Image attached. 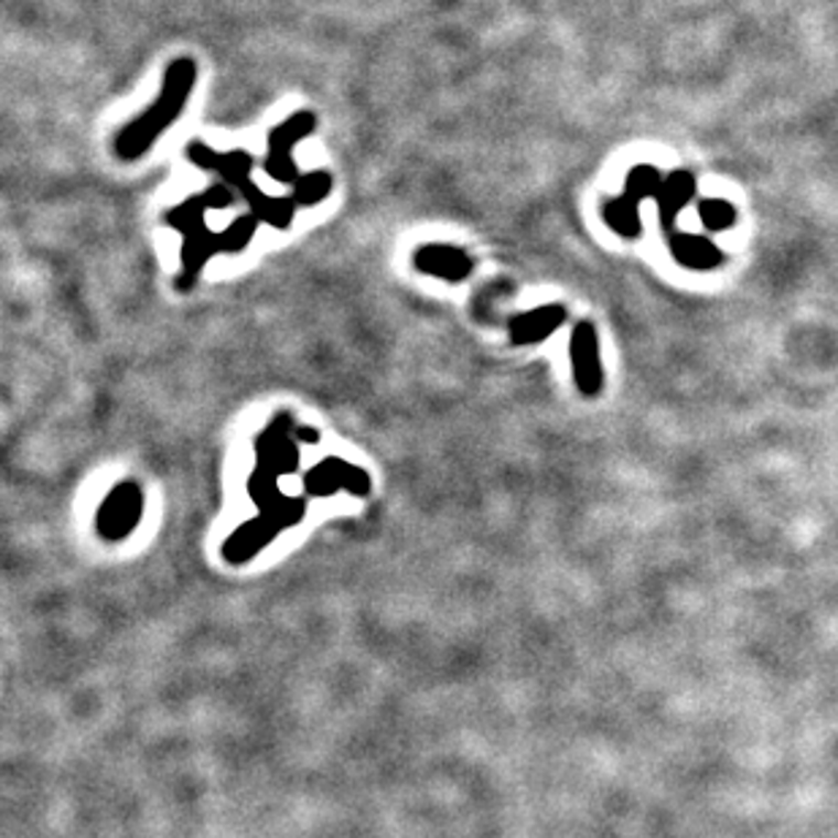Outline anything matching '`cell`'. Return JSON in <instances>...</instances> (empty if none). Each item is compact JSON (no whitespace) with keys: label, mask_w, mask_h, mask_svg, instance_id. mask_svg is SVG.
Here are the masks:
<instances>
[{"label":"cell","mask_w":838,"mask_h":838,"mask_svg":"<svg viewBox=\"0 0 838 838\" xmlns=\"http://www.w3.org/2000/svg\"><path fill=\"white\" fill-rule=\"evenodd\" d=\"M187 161L196 163V166L215 171L223 180L228 182V187H234L247 206H250V215L258 223H267L271 228H288L297 215V202L286 196H267L261 187L253 182V158L245 150H232V152H217L212 150L204 141H191L185 150Z\"/></svg>","instance_id":"obj_3"},{"label":"cell","mask_w":838,"mask_h":838,"mask_svg":"<svg viewBox=\"0 0 838 838\" xmlns=\"http://www.w3.org/2000/svg\"><path fill=\"white\" fill-rule=\"evenodd\" d=\"M236 202V193L228 185H212L198 196H191L187 202L166 212V226L176 228L185 241H182V271L176 275V288L191 291L198 282L202 271L215 253H241L250 239L256 236L258 221L253 215L234 221L226 232H212L206 226V210H228Z\"/></svg>","instance_id":"obj_1"},{"label":"cell","mask_w":838,"mask_h":838,"mask_svg":"<svg viewBox=\"0 0 838 838\" xmlns=\"http://www.w3.org/2000/svg\"><path fill=\"white\" fill-rule=\"evenodd\" d=\"M698 215L708 232H724V228H730L735 223L733 204L722 202V198H706V202H700Z\"/></svg>","instance_id":"obj_13"},{"label":"cell","mask_w":838,"mask_h":838,"mask_svg":"<svg viewBox=\"0 0 838 838\" xmlns=\"http://www.w3.org/2000/svg\"><path fill=\"white\" fill-rule=\"evenodd\" d=\"M668 241H670V253L676 256L678 264H684V267L706 271L722 264V250H719L708 236L673 232L668 234Z\"/></svg>","instance_id":"obj_9"},{"label":"cell","mask_w":838,"mask_h":838,"mask_svg":"<svg viewBox=\"0 0 838 838\" xmlns=\"http://www.w3.org/2000/svg\"><path fill=\"white\" fill-rule=\"evenodd\" d=\"M663 182L665 176L654 166H635L627 174V182H624V196L633 198L637 204L646 202V198H657Z\"/></svg>","instance_id":"obj_11"},{"label":"cell","mask_w":838,"mask_h":838,"mask_svg":"<svg viewBox=\"0 0 838 838\" xmlns=\"http://www.w3.org/2000/svg\"><path fill=\"white\" fill-rule=\"evenodd\" d=\"M198 66L191 57H176L166 66L163 74V85L158 98L141 111L139 117H133L131 122L120 128V133L115 136V155L120 161H136V158L144 155L163 131L182 115L185 109L187 96H191L193 85H196Z\"/></svg>","instance_id":"obj_2"},{"label":"cell","mask_w":838,"mask_h":838,"mask_svg":"<svg viewBox=\"0 0 838 838\" xmlns=\"http://www.w3.org/2000/svg\"><path fill=\"white\" fill-rule=\"evenodd\" d=\"M412 267L421 271V275L440 277L445 282H464L472 271V258L462 247L423 245L412 256Z\"/></svg>","instance_id":"obj_6"},{"label":"cell","mask_w":838,"mask_h":838,"mask_svg":"<svg viewBox=\"0 0 838 838\" xmlns=\"http://www.w3.org/2000/svg\"><path fill=\"white\" fill-rule=\"evenodd\" d=\"M332 185H334V180L326 169L310 171V174H304L302 180L293 185V202L302 204V206L321 204L323 198L332 193Z\"/></svg>","instance_id":"obj_12"},{"label":"cell","mask_w":838,"mask_h":838,"mask_svg":"<svg viewBox=\"0 0 838 838\" xmlns=\"http://www.w3.org/2000/svg\"><path fill=\"white\" fill-rule=\"evenodd\" d=\"M570 358H572V377H576L578 391L594 397L603 388V367H600V342L594 323L581 321L572 329L570 336Z\"/></svg>","instance_id":"obj_5"},{"label":"cell","mask_w":838,"mask_h":838,"mask_svg":"<svg viewBox=\"0 0 838 838\" xmlns=\"http://www.w3.org/2000/svg\"><path fill=\"white\" fill-rule=\"evenodd\" d=\"M637 206L641 204L633 202V198H627V196L613 198V202H608L603 206L605 223L616 234L630 236V239H633V236L641 234V210H637Z\"/></svg>","instance_id":"obj_10"},{"label":"cell","mask_w":838,"mask_h":838,"mask_svg":"<svg viewBox=\"0 0 838 838\" xmlns=\"http://www.w3.org/2000/svg\"><path fill=\"white\" fill-rule=\"evenodd\" d=\"M695 193H698V182H695V176L689 174V171L681 169V171H673L670 176H665L663 187H659V196H657L659 221H663L665 232L673 234L678 212L692 202Z\"/></svg>","instance_id":"obj_8"},{"label":"cell","mask_w":838,"mask_h":838,"mask_svg":"<svg viewBox=\"0 0 838 838\" xmlns=\"http://www.w3.org/2000/svg\"><path fill=\"white\" fill-rule=\"evenodd\" d=\"M318 120L312 111H297L288 120H282L280 126H275L269 131V152L267 161H264V171L271 176L275 182H282V185H297L302 180L299 174L297 163H293V144L297 141L307 139L310 133H315Z\"/></svg>","instance_id":"obj_4"},{"label":"cell","mask_w":838,"mask_h":838,"mask_svg":"<svg viewBox=\"0 0 838 838\" xmlns=\"http://www.w3.org/2000/svg\"><path fill=\"white\" fill-rule=\"evenodd\" d=\"M568 318V310L562 304H546L537 310L524 312V315L511 318V342L513 345H533V342L548 340Z\"/></svg>","instance_id":"obj_7"}]
</instances>
